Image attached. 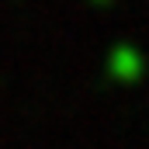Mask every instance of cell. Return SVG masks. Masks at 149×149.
I'll return each mask as SVG.
<instances>
[{
  "label": "cell",
  "mask_w": 149,
  "mask_h": 149,
  "mask_svg": "<svg viewBox=\"0 0 149 149\" xmlns=\"http://www.w3.org/2000/svg\"><path fill=\"white\" fill-rule=\"evenodd\" d=\"M108 73L118 83H135L139 76L146 73V59H142V52L135 45H118L108 56Z\"/></svg>",
  "instance_id": "cell-1"
}]
</instances>
